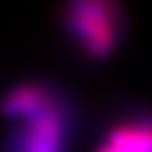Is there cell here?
Instances as JSON below:
<instances>
[{"mask_svg": "<svg viewBox=\"0 0 152 152\" xmlns=\"http://www.w3.org/2000/svg\"><path fill=\"white\" fill-rule=\"evenodd\" d=\"M63 23L91 59H104L118 46L122 15L107 0H76L65 8Z\"/></svg>", "mask_w": 152, "mask_h": 152, "instance_id": "6da1fadb", "label": "cell"}, {"mask_svg": "<svg viewBox=\"0 0 152 152\" xmlns=\"http://www.w3.org/2000/svg\"><path fill=\"white\" fill-rule=\"evenodd\" d=\"M10 139L6 152H63L66 118L53 97L36 112L27 114Z\"/></svg>", "mask_w": 152, "mask_h": 152, "instance_id": "7a4b0ae2", "label": "cell"}, {"mask_svg": "<svg viewBox=\"0 0 152 152\" xmlns=\"http://www.w3.org/2000/svg\"><path fill=\"white\" fill-rule=\"evenodd\" d=\"M53 97L48 88L44 84H38V82H25V84H19L12 91H8L4 95L2 103V112L8 114V116L13 118H23L27 114L36 112L40 107L50 101Z\"/></svg>", "mask_w": 152, "mask_h": 152, "instance_id": "277c9868", "label": "cell"}, {"mask_svg": "<svg viewBox=\"0 0 152 152\" xmlns=\"http://www.w3.org/2000/svg\"><path fill=\"white\" fill-rule=\"evenodd\" d=\"M97 152H152V116L114 126Z\"/></svg>", "mask_w": 152, "mask_h": 152, "instance_id": "3957f363", "label": "cell"}]
</instances>
